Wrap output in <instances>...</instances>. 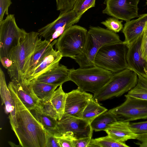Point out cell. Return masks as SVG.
<instances>
[{
    "label": "cell",
    "instance_id": "1",
    "mask_svg": "<svg viewBox=\"0 0 147 147\" xmlns=\"http://www.w3.org/2000/svg\"><path fill=\"white\" fill-rule=\"evenodd\" d=\"M14 100L17 127L11 128L23 147H45L46 132L14 91L8 87Z\"/></svg>",
    "mask_w": 147,
    "mask_h": 147
},
{
    "label": "cell",
    "instance_id": "2",
    "mask_svg": "<svg viewBox=\"0 0 147 147\" xmlns=\"http://www.w3.org/2000/svg\"><path fill=\"white\" fill-rule=\"evenodd\" d=\"M38 32L27 33L25 39L12 51L11 65L7 69L11 81L24 83L29 63L36 45L41 40Z\"/></svg>",
    "mask_w": 147,
    "mask_h": 147
},
{
    "label": "cell",
    "instance_id": "3",
    "mask_svg": "<svg viewBox=\"0 0 147 147\" xmlns=\"http://www.w3.org/2000/svg\"><path fill=\"white\" fill-rule=\"evenodd\" d=\"M123 43L116 33L100 27L90 26L88 31L85 45L82 52L74 59L80 68L96 66L95 56L103 46Z\"/></svg>",
    "mask_w": 147,
    "mask_h": 147
},
{
    "label": "cell",
    "instance_id": "4",
    "mask_svg": "<svg viewBox=\"0 0 147 147\" xmlns=\"http://www.w3.org/2000/svg\"><path fill=\"white\" fill-rule=\"evenodd\" d=\"M112 72L100 67L70 69L69 81L74 82L80 90L94 94L109 80Z\"/></svg>",
    "mask_w": 147,
    "mask_h": 147
},
{
    "label": "cell",
    "instance_id": "5",
    "mask_svg": "<svg viewBox=\"0 0 147 147\" xmlns=\"http://www.w3.org/2000/svg\"><path fill=\"white\" fill-rule=\"evenodd\" d=\"M138 79L137 74L129 68L113 73L108 82L94 94L93 99L98 102L120 96L135 87Z\"/></svg>",
    "mask_w": 147,
    "mask_h": 147
},
{
    "label": "cell",
    "instance_id": "6",
    "mask_svg": "<svg viewBox=\"0 0 147 147\" xmlns=\"http://www.w3.org/2000/svg\"><path fill=\"white\" fill-rule=\"evenodd\" d=\"M127 49L123 42L105 45L97 52L94 59L95 65L113 73L128 68Z\"/></svg>",
    "mask_w": 147,
    "mask_h": 147
},
{
    "label": "cell",
    "instance_id": "7",
    "mask_svg": "<svg viewBox=\"0 0 147 147\" xmlns=\"http://www.w3.org/2000/svg\"><path fill=\"white\" fill-rule=\"evenodd\" d=\"M17 24L14 15H7L0 23V59L1 62L10 59L13 50L25 38L27 34Z\"/></svg>",
    "mask_w": 147,
    "mask_h": 147
},
{
    "label": "cell",
    "instance_id": "8",
    "mask_svg": "<svg viewBox=\"0 0 147 147\" xmlns=\"http://www.w3.org/2000/svg\"><path fill=\"white\" fill-rule=\"evenodd\" d=\"M88 31L86 29L80 26H72L57 39L55 45L56 49L63 57L74 59L83 50Z\"/></svg>",
    "mask_w": 147,
    "mask_h": 147
},
{
    "label": "cell",
    "instance_id": "9",
    "mask_svg": "<svg viewBox=\"0 0 147 147\" xmlns=\"http://www.w3.org/2000/svg\"><path fill=\"white\" fill-rule=\"evenodd\" d=\"M125 96L123 103L109 110L117 121L130 122L147 119V100L125 95Z\"/></svg>",
    "mask_w": 147,
    "mask_h": 147
},
{
    "label": "cell",
    "instance_id": "10",
    "mask_svg": "<svg viewBox=\"0 0 147 147\" xmlns=\"http://www.w3.org/2000/svg\"><path fill=\"white\" fill-rule=\"evenodd\" d=\"M80 18L72 9L67 12H60L55 20L38 30L39 36L51 42L78 22Z\"/></svg>",
    "mask_w": 147,
    "mask_h": 147
},
{
    "label": "cell",
    "instance_id": "11",
    "mask_svg": "<svg viewBox=\"0 0 147 147\" xmlns=\"http://www.w3.org/2000/svg\"><path fill=\"white\" fill-rule=\"evenodd\" d=\"M57 136H69L75 140L92 136L93 130L90 124L82 118L64 114L62 118L57 120Z\"/></svg>",
    "mask_w": 147,
    "mask_h": 147
},
{
    "label": "cell",
    "instance_id": "12",
    "mask_svg": "<svg viewBox=\"0 0 147 147\" xmlns=\"http://www.w3.org/2000/svg\"><path fill=\"white\" fill-rule=\"evenodd\" d=\"M140 0H105L102 13L126 22L138 17Z\"/></svg>",
    "mask_w": 147,
    "mask_h": 147
},
{
    "label": "cell",
    "instance_id": "13",
    "mask_svg": "<svg viewBox=\"0 0 147 147\" xmlns=\"http://www.w3.org/2000/svg\"><path fill=\"white\" fill-rule=\"evenodd\" d=\"M64 114L82 118L83 111L93 96L78 87L67 93Z\"/></svg>",
    "mask_w": 147,
    "mask_h": 147
},
{
    "label": "cell",
    "instance_id": "14",
    "mask_svg": "<svg viewBox=\"0 0 147 147\" xmlns=\"http://www.w3.org/2000/svg\"><path fill=\"white\" fill-rule=\"evenodd\" d=\"M142 35L127 47L126 60L128 68L134 71L137 75L147 78V62L142 57L140 50Z\"/></svg>",
    "mask_w": 147,
    "mask_h": 147
},
{
    "label": "cell",
    "instance_id": "15",
    "mask_svg": "<svg viewBox=\"0 0 147 147\" xmlns=\"http://www.w3.org/2000/svg\"><path fill=\"white\" fill-rule=\"evenodd\" d=\"M63 56L57 50L53 49L40 61L27 78L25 83L35 80L42 74L59 65Z\"/></svg>",
    "mask_w": 147,
    "mask_h": 147
},
{
    "label": "cell",
    "instance_id": "16",
    "mask_svg": "<svg viewBox=\"0 0 147 147\" xmlns=\"http://www.w3.org/2000/svg\"><path fill=\"white\" fill-rule=\"evenodd\" d=\"M0 93L1 105L5 106V111L9 114V118L11 128L17 127L16 116V104L11 92L7 86L4 73L0 69Z\"/></svg>",
    "mask_w": 147,
    "mask_h": 147
},
{
    "label": "cell",
    "instance_id": "17",
    "mask_svg": "<svg viewBox=\"0 0 147 147\" xmlns=\"http://www.w3.org/2000/svg\"><path fill=\"white\" fill-rule=\"evenodd\" d=\"M147 25V13L141 15L137 19L126 22L122 30L125 37L124 43L129 46L143 34Z\"/></svg>",
    "mask_w": 147,
    "mask_h": 147
},
{
    "label": "cell",
    "instance_id": "18",
    "mask_svg": "<svg viewBox=\"0 0 147 147\" xmlns=\"http://www.w3.org/2000/svg\"><path fill=\"white\" fill-rule=\"evenodd\" d=\"M7 86L14 91L25 107L29 111L38 107L39 100L29 84L24 83H16L11 81Z\"/></svg>",
    "mask_w": 147,
    "mask_h": 147
},
{
    "label": "cell",
    "instance_id": "19",
    "mask_svg": "<svg viewBox=\"0 0 147 147\" xmlns=\"http://www.w3.org/2000/svg\"><path fill=\"white\" fill-rule=\"evenodd\" d=\"M69 72L70 69L64 65L59 64L40 75L35 80L59 86L64 82L69 81Z\"/></svg>",
    "mask_w": 147,
    "mask_h": 147
},
{
    "label": "cell",
    "instance_id": "20",
    "mask_svg": "<svg viewBox=\"0 0 147 147\" xmlns=\"http://www.w3.org/2000/svg\"><path fill=\"white\" fill-rule=\"evenodd\" d=\"M130 122L117 121L105 131L109 136L116 141L125 142L130 139H136L138 135L130 129Z\"/></svg>",
    "mask_w": 147,
    "mask_h": 147
},
{
    "label": "cell",
    "instance_id": "21",
    "mask_svg": "<svg viewBox=\"0 0 147 147\" xmlns=\"http://www.w3.org/2000/svg\"><path fill=\"white\" fill-rule=\"evenodd\" d=\"M57 41V39H55L51 42L45 40H42L41 39L39 42L36 46L30 60L24 83L27 77L38 63L44 56L53 49V46L55 45Z\"/></svg>",
    "mask_w": 147,
    "mask_h": 147
},
{
    "label": "cell",
    "instance_id": "22",
    "mask_svg": "<svg viewBox=\"0 0 147 147\" xmlns=\"http://www.w3.org/2000/svg\"><path fill=\"white\" fill-rule=\"evenodd\" d=\"M35 95L41 101L50 100L51 97L57 86L36 80L28 83Z\"/></svg>",
    "mask_w": 147,
    "mask_h": 147
},
{
    "label": "cell",
    "instance_id": "23",
    "mask_svg": "<svg viewBox=\"0 0 147 147\" xmlns=\"http://www.w3.org/2000/svg\"><path fill=\"white\" fill-rule=\"evenodd\" d=\"M30 111L46 131L57 136V120L43 113L37 108Z\"/></svg>",
    "mask_w": 147,
    "mask_h": 147
},
{
    "label": "cell",
    "instance_id": "24",
    "mask_svg": "<svg viewBox=\"0 0 147 147\" xmlns=\"http://www.w3.org/2000/svg\"><path fill=\"white\" fill-rule=\"evenodd\" d=\"M117 121L116 117L107 110L96 117L91 122L90 125L96 131H105Z\"/></svg>",
    "mask_w": 147,
    "mask_h": 147
},
{
    "label": "cell",
    "instance_id": "25",
    "mask_svg": "<svg viewBox=\"0 0 147 147\" xmlns=\"http://www.w3.org/2000/svg\"><path fill=\"white\" fill-rule=\"evenodd\" d=\"M67 95L61 85L54 91L50 99L57 113L58 120H60L64 114Z\"/></svg>",
    "mask_w": 147,
    "mask_h": 147
},
{
    "label": "cell",
    "instance_id": "26",
    "mask_svg": "<svg viewBox=\"0 0 147 147\" xmlns=\"http://www.w3.org/2000/svg\"><path fill=\"white\" fill-rule=\"evenodd\" d=\"M98 102L92 98L84 109L82 118L90 124L96 117L108 110L105 108L101 106Z\"/></svg>",
    "mask_w": 147,
    "mask_h": 147
},
{
    "label": "cell",
    "instance_id": "27",
    "mask_svg": "<svg viewBox=\"0 0 147 147\" xmlns=\"http://www.w3.org/2000/svg\"><path fill=\"white\" fill-rule=\"evenodd\" d=\"M136 86L129 91L126 96L147 100V78L138 74Z\"/></svg>",
    "mask_w": 147,
    "mask_h": 147
},
{
    "label": "cell",
    "instance_id": "28",
    "mask_svg": "<svg viewBox=\"0 0 147 147\" xmlns=\"http://www.w3.org/2000/svg\"><path fill=\"white\" fill-rule=\"evenodd\" d=\"M129 147L125 142L115 141L107 135L106 136L92 139L90 147Z\"/></svg>",
    "mask_w": 147,
    "mask_h": 147
},
{
    "label": "cell",
    "instance_id": "29",
    "mask_svg": "<svg viewBox=\"0 0 147 147\" xmlns=\"http://www.w3.org/2000/svg\"><path fill=\"white\" fill-rule=\"evenodd\" d=\"M96 0H76L72 9L78 17L81 18L88 10L95 6Z\"/></svg>",
    "mask_w": 147,
    "mask_h": 147
},
{
    "label": "cell",
    "instance_id": "30",
    "mask_svg": "<svg viewBox=\"0 0 147 147\" xmlns=\"http://www.w3.org/2000/svg\"><path fill=\"white\" fill-rule=\"evenodd\" d=\"M36 108L43 113L58 120L57 113L50 100H39L38 107Z\"/></svg>",
    "mask_w": 147,
    "mask_h": 147
},
{
    "label": "cell",
    "instance_id": "31",
    "mask_svg": "<svg viewBox=\"0 0 147 147\" xmlns=\"http://www.w3.org/2000/svg\"><path fill=\"white\" fill-rule=\"evenodd\" d=\"M123 21L114 17H110L105 21H102L101 24L107 28V29L116 33L119 32L123 29Z\"/></svg>",
    "mask_w": 147,
    "mask_h": 147
},
{
    "label": "cell",
    "instance_id": "32",
    "mask_svg": "<svg viewBox=\"0 0 147 147\" xmlns=\"http://www.w3.org/2000/svg\"><path fill=\"white\" fill-rule=\"evenodd\" d=\"M129 126L132 131L137 135L147 133V121L130 122Z\"/></svg>",
    "mask_w": 147,
    "mask_h": 147
},
{
    "label": "cell",
    "instance_id": "33",
    "mask_svg": "<svg viewBox=\"0 0 147 147\" xmlns=\"http://www.w3.org/2000/svg\"><path fill=\"white\" fill-rule=\"evenodd\" d=\"M76 0H56L57 9L60 12L68 11L72 9Z\"/></svg>",
    "mask_w": 147,
    "mask_h": 147
},
{
    "label": "cell",
    "instance_id": "34",
    "mask_svg": "<svg viewBox=\"0 0 147 147\" xmlns=\"http://www.w3.org/2000/svg\"><path fill=\"white\" fill-rule=\"evenodd\" d=\"M56 136L60 147H74L75 140L71 137L65 136Z\"/></svg>",
    "mask_w": 147,
    "mask_h": 147
},
{
    "label": "cell",
    "instance_id": "35",
    "mask_svg": "<svg viewBox=\"0 0 147 147\" xmlns=\"http://www.w3.org/2000/svg\"><path fill=\"white\" fill-rule=\"evenodd\" d=\"M46 140L45 147H60L57 136L46 131Z\"/></svg>",
    "mask_w": 147,
    "mask_h": 147
},
{
    "label": "cell",
    "instance_id": "36",
    "mask_svg": "<svg viewBox=\"0 0 147 147\" xmlns=\"http://www.w3.org/2000/svg\"><path fill=\"white\" fill-rule=\"evenodd\" d=\"M140 50L142 57L147 61V25L143 32Z\"/></svg>",
    "mask_w": 147,
    "mask_h": 147
},
{
    "label": "cell",
    "instance_id": "37",
    "mask_svg": "<svg viewBox=\"0 0 147 147\" xmlns=\"http://www.w3.org/2000/svg\"><path fill=\"white\" fill-rule=\"evenodd\" d=\"M11 4V0H0V23L3 20L5 14H9L8 8Z\"/></svg>",
    "mask_w": 147,
    "mask_h": 147
},
{
    "label": "cell",
    "instance_id": "38",
    "mask_svg": "<svg viewBox=\"0 0 147 147\" xmlns=\"http://www.w3.org/2000/svg\"><path fill=\"white\" fill-rule=\"evenodd\" d=\"M92 136L74 140V147H90Z\"/></svg>",
    "mask_w": 147,
    "mask_h": 147
},
{
    "label": "cell",
    "instance_id": "39",
    "mask_svg": "<svg viewBox=\"0 0 147 147\" xmlns=\"http://www.w3.org/2000/svg\"><path fill=\"white\" fill-rule=\"evenodd\" d=\"M136 139L138 142L136 144L140 147H147V133L138 135Z\"/></svg>",
    "mask_w": 147,
    "mask_h": 147
},
{
    "label": "cell",
    "instance_id": "40",
    "mask_svg": "<svg viewBox=\"0 0 147 147\" xmlns=\"http://www.w3.org/2000/svg\"><path fill=\"white\" fill-rule=\"evenodd\" d=\"M146 73L147 75V67H146Z\"/></svg>",
    "mask_w": 147,
    "mask_h": 147
},
{
    "label": "cell",
    "instance_id": "41",
    "mask_svg": "<svg viewBox=\"0 0 147 147\" xmlns=\"http://www.w3.org/2000/svg\"><path fill=\"white\" fill-rule=\"evenodd\" d=\"M146 0V4L147 5V0Z\"/></svg>",
    "mask_w": 147,
    "mask_h": 147
}]
</instances>
